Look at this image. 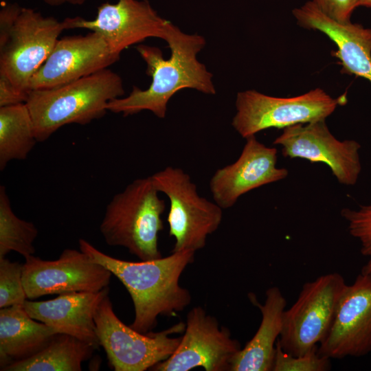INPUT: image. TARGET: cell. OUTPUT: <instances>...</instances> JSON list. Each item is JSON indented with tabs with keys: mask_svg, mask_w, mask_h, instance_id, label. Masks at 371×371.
Wrapping results in <instances>:
<instances>
[{
	"mask_svg": "<svg viewBox=\"0 0 371 371\" xmlns=\"http://www.w3.org/2000/svg\"><path fill=\"white\" fill-rule=\"evenodd\" d=\"M78 244L92 261L109 269L126 287L135 309L130 326L137 331L150 332L159 315H172L190 304V293L180 285L179 278L194 262V251L184 250L158 259L129 262L105 254L85 239H79Z\"/></svg>",
	"mask_w": 371,
	"mask_h": 371,
	"instance_id": "obj_1",
	"label": "cell"
},
{
	"mask_svg": "<svg viewBox=\"0 0 371 371\" xmlns=\"http://www.w3.org/2000/svg\"><path fill=\"white\" fill-rule=\"evenodd\" d=\"M166 41L171 51L168 59L164 58L157 47H136L147 65L146 74L152 77V82L145 90L133 86L128 96L109 101L108 111L128 116L147 110L159 118H164L168 101L183 89L215 94L212 74L196 57L205 45V38L198 34H185L172 23Z\"/></svg>",
	"mask_w": 371,
	"mask_h": 371,
	"instance_id": "obj_2",
	"label": "cell"
},
{
	"mask_svg": "<svg viewBox=\"0 0 371 371\" xmlns=\"http://www.w3.org/2000/svg\"><path fill=\"white\" fill-rule=\"evenodd\" d=\"M124 94L122 78L106 68L57 87L30 90L25 104L42 142L65 125L102 117L109 102Z\"/></svg>",
	"mask_w": 371,
	"mask_h": 371,
	"instance_id": "obj_3",
	"label": "cell"
},
{
	"mask_svg": "<svg viewBox=\"0 0 371 371\" xmlns=\"http://www.w3.org/2000/svg\"><path fill=\"white\" fill-rule=\"evenodd\" d=\"M158 193L149 176L133 180L116 194L100 225L106 244L125 247L141 260L161 258L158 240L166 203Z\"/></svg>",
	"mask_w": 371,
	"mask_h": 371,
	"instance_id": "obj_4",
	"label": "cell"
},
{
	"mask_svg": "<svg viewBox=\"0 0 371 371\" xmlns=\"http://www.w3.org/2000/svg\"><path fill=\"white\" fill-rule=\"evenodd\" d=\"M95 333L115 371H144L169 358L178 347L186 324L179 322L159 332L141 333L115 315L109 294L94 315Z\"/></svg>",
	"mask_w": 371,
	"mask_h": 371,
	"instance_id": "obj_5",
	"label": "cell"
},
{
	"mask_svg": "<svg viewBox=\"0 0 371 371\" xmlns=\"http://www.w3.org/2000/svg\"><path fill=\"white\" fill-rule=\"evenodd\" d=\"M159 191L169 199V236L175 238L172 252L203 249L207 236L219 227L223 209L198 193L190 176L179 168L167 166L152 175Z\"/></svg>",
	"mask_w": 371,
	"mask_h": 371,
	"instance_id": "obj_6",
	"label": "cell"
},
{
	"mask_svg": "<svg viewBox=\"0 0 371 371\" xmlns=\"http://www.w3.org/2000/svg\"><path fill=\"white\" fill-rule=\"evenodd\" d=\"M346 96L333 98L317 88L295 97L277 98L255 90L238 93L236 113L232 125L243 138L270 128H284L297 124L326 120Z\"/></svg>",
	"mask_w": 371,
	"mask_h": 371,
	"instance_id": "obj_7",
	"label": "cell"
},
{
	"mask_svg": "<svg viewBox=\"0 0 371 371\" xmlns=\"http://www.w3.org/2000/svg\"><path fill=\"white\" fill-rule=\"evenodd\" d=\"M346 286L338 273L322 275L303 285L295 302L283 313L282 328L277 341L284 351L300 356L322 342Z\"/></svg>",
	"mask_w": 371,
	"mask_h": 371,
	"instance_id": "obj_8",
	"label": "cell"
},
{
	"mask_svg": "<svg viewBox=\"0 0 371 371\" xmlns=\"http://www.w3.org/2000/svg\"><path fill=\"white\" fill-rule=\"evenodd\" d=\"M65 30L64 20L22 7L7 38L0 44V77L28 97L31 78Z\"/></svg>",
	"mask_w": 371,
	"mask_h": 371,
	"instance_id": "obj_9",
	"label": "cell"
},
{
	"mask_svg": "<svg viewBox=\"0 0 371 371\" xmlns=\"http://www.w3.org/2000/svg\"><path fill=\"white\" fill-rule=\"evenodd\" d=\"M241 348L228 328L196 306L187 315L184 335L176 350L150 370L188 371L201 367L206 371H231L232 361Z\"/></svg>",
	"mask_w": 371,
	"mask_h": 371,
	"instance_id": "obj_10",
	"label": "cell"
},
{
	"mask_svg": "<svg viewBox=\"0 0 371 371\" xmlns=\"http://www.w3.org/2000/svg\"><path fill=\"white\" fill-rule=\"evenodd\" d=\"M22 281L29 299L49 294L96 292L108 286L112 273L80 249H65L55 260L25 258Z\"/></svg>",
	"mask_w": 371,
	"mask_h": 371,
	"instance_id": "obj_11",
	"label": "cell"
},
{
	"mask_svg": "<svg viewBox=\"0 0 371 371\" xmlns=\"http://www.w3.org/2000/svg\"><path fill=\"white\" fill-rule=\"evenodd\" d=\"M64 21L66 30L85 28L101 34L111 52L118 56L124 49L147 38L166 41L172 24L161 17L147 0L104 2L98 8L93 20L76 16Z\"/></svg>",
	"mask_w": 371,
	"mask_h": 371,
	"instance_id": "obj_12",
	"label": "cell"
},
{
	"mask_svg": "<svg viewBox=\"0 0 371 371\" xmlns=\"http://www.w3.org/2000/svg\"><path fill=\"white\" fill-rule=\"evenodd\" d=\"M273 144L282 147L284 157L326 164L343 185L354 186L358 181L361 170L360 144L355 140L337 139L325 120L286 127Z\"/></svg>",
	"mask_w": 371,
	"mask_h": 371,
	"instance_id": "obj_13",
	"label": "cell"
},
{
	"mask_svg": "<svg viewBox=\"0 0 371 371\" xmlns=\"http://www.w3.org/2000/svg\"><path fill=\"white\" fill-rule=\"evenodd\" d=\"M370 352L371 275L361 273L352 284H347L318 352L329 359H343Z\"/></svg>",
	"mask_w": 371,
	"mask_h": 371,
	"instance_id": "obj_14",
	"label": "cell"
},
{
	"mask_svg": "<svg viewBox=\"0 0 371 371\" xmlns=\"http://www.w3.org/2000/svg\"><path fill=\"white\" fill-rule=\"evenodd\" d=\"M120 56L113 54L103 36L85 35L58 39L52 51L34 74L30 91L57 87L108 68Z\"/></svg>",
	"mask_w": 371,
	"mask_h": 371,
	"instance_id": "obj_15",
	"label": "cell"
},
{
	"mask_svg": "<svg viewBox=\"0 0 371 371\" xmlns=\"http://www.w3.org/2000/svg\"><path fill=\"white\" fill-rule=\"evenodd\" d=\"M238 159L217 169L210 181L214 201L222 209L232 207L244 194L286 178L288 170L277 168V149L260 142L255 135L246 138Z\"/></svg>",
	"mask_w": 371,
	"mask_h": 371,
	"instance_id": "obj_16",
	"label": "cell"
},
{
	"mask_svg": "<svg viewBox=\"0 0 371 371\" xmlns=\"http://www.w3.org/2000/svg\"><path fill=\"white\" fill-rule=\"evenodd\" d=\"M293 14L302 27L325 34L336 45L332 55L339 60L342 72L371 82V29L359 24L337 23L322 12L313 1L295 8Z\"/></svg>",
	"mask_w": 371,
	"mask_h": 371,
	"instance_id": "obj_17",
	"label": "cell"
},
{
	"mask_svg": "<svg viewBox=\"0 0 371 371\" xmlns=\"http://www.w3.org/2000/svg\"><path fill=\"white\" fill-rule=\"evenodd\" d=\"M109 287L96 292H73L59 294L45 301L25 300L23 306L34 319L56 329L58 333L75 337L98 349L95 313Z\"/></svg>",
	"mask_w": 371,
	"mask_h": 371,
	"instance_id": "obj_18",
	"label": "cell"
},
{
	"mask_svg": "<svg viewBox=\"0 0 371 371\" xmlns=\"http://www.w3.org/2000/svg\"><path fill=\"white\" fill-rule=\"evenodd\" d=\"M249 297L261 312V322L252 339L235 356L231 371H271L286 300L277 286L267 290L264 304Z\"/></svg>",
	"mask_w": 371,
	"mask_h": 371,
	"instance_id": "obj_19",
	"label": "cell"
},
{
	"mask_svg": "<svg viewBox=\"0 0 371 371\" xmlns=\"http://www.w3.org/2000/svg\"><path fill=\"white\" fill-rule=\"evenodd\" d=\"M58 333L32 318L23 305L0 309V366L27 359L39 352Z\"/></svg>",
	"mask_w": 371,
	"mask_h": 371,
	"instance_id": "obj_20",
	"label": "cell"
},
{
	"mask_svg": "<svg viewBox=\"0 0 371 371\" xmlns=\"http://www.w3.org/2000/svg\"><path fill=\"white\" fill-rule=\"evenodd\" d=\"M96 348L71 335L57 333L34 355L6 366L3 371H80Z\"/></svg>",
	"mask_w": 371,
	"mask_h": 371,
	"instance_id": "obj_21",
	"label": "cell"
},
{
	"mask_svg": "<svg viewBox=\"0 0 371 371\" xmlns=\"http://www.w3.org/2000/svg\"><path fill=\"white\" fill-rule=\"evenodd\" d=\"M37 140L25 103L0 106V170L12 160L25 159Z\"/></svg>",
	"mask_w": 371,
	"mask_h": 371,
	"instance_id": "obj_22",
	"label": "cell"
},
{
	"mask_svg": "<svg viewBox=\"0 0 371 371\" xmlns=\"http://www.w3.org/2000/svg\"><path fill=\"white\" fill-rule=\"evenodd\" d=\"M38 229L32 223L19 218L12 211L5 188L0 186V258L11 251L25 258L35 252L33 243Z\"/></svg>",
	"mask_w": 371,
	"mask_h": 371,
	"instance_id": "obj_23",
	"label": "cell"
},
{
	"mask_svg": "<svg viewBox=\"0 0 371 371\" xmlns=\"http://www.w3.org/2000/svg\"><path fill=\"white\" fill-rule=\"evenodd\" d=\"M341 215L348 223L350 235L359 241L361 253L368 258L361 273L371 275V203L357 210L344 208Z\"/></svg>",
	"mask_w": 371,
	"mask_h": 371,
	"instance_id": "obj_24",
	"label": "cell"
},
{
	"mask_svg": "<svg viewBox=\"0 0 371 371\" xmlns=\"http://www.w3.org/2000/svg\"><path fill=\"white\" fill-rule=\"evenodd\" d=\"M23 265L0 258V308L23 305L27 297L22 281Z\"/></svg>",
	"mask_w": 371,
	"mask_h": 371,
	"instance_id": "obj_25",
	"label": "cell"
},
{
	"mask_svg": "<svg viewBox=\"0 0 371 371\" xmlns=\"http://www.w3.org/2000/svg\"><path fill=\"white\" fill-rule=\"evenodd\" d=\"M330 359L318 352V346L300 356H292L282 350L278 341L273 371H326L330 369Z\"/></svg>",
	"mask_w": 371,
	"mask_h": 371,
	"instance_id": "obj_26",
	"label": "cell"
},
{
	"mask_svg": "<svg viewBox=\"0 0 371 371\" xmlns=\"http://www.w3.org/2000/svg\"><path fill=\"white\" fill-rule=\"evenodd\" d=\"M326 16L339 23L350 22L353 10L359 5L358 0H313Z\"/></svg>",
	"mask_w": 371,
	"mask_h": 371,
	"instance_id": "obj_27",
	"label": "cell"
},
{
	"mask_svg": "<svg viewBox=\"0 0 371 371\" xmlns=\"http://www.w3.org/2000/svg\"><path fill=\"white\" fill-rule=\"evenodd\" d=\"M27 96L18 92L5 78L0 77V106L25 103Z\"/></svg>",
	"mask_w": 371,
	"mask_h": 371,
	"instance_id": "obj_28",
	"label": "cell"
},
{
	"mask_svg": "<svg viewBox=\"0 0 371 371\" xmlns=\"http://www.w3.org/2000/svg\"><path fill=\"white\" fill-rule=\"evenodd\" d=\"M46 3L53 5H58L60 4H63L66 1V0H44Z\"/></svg>",
	"mask_w": 371,
	"mask_h": 371,
	"instance_id": "obj_29",
	"label": "cell"
},
{
	"mask_svg": "<svg viewBox=\"0 0 371 371\" xmlns=\"http://www.w3.org/2000/svg\"><path fill=\"white\" fill-rule=\"evenodd\" d=\"M87 0H66V1L69 3H71L72 5H82L85 3Z\"/></svg>",
	"mask_w": 371,
	"mask_h": 371,
	"instance_id": "obj_30",
	"label": "cell"
},
{
	"mask_svg": "<svg viewBox=\"0 0 371 371\" xmlns=\"http://www.w3.org/2000/svg\"><path fill=\"white\" fill-rule=\"evenodd\" d=\"M359 5L371 8V0H358Z\"/></svg>",
	"mask_w": 371,
	"mask_h": 371,
	"instance_id": "obj_31",
	"label": "cell"
}]
</instances>
